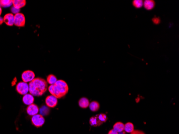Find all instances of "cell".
I'll return each mask as SVG.
<instances>
[{
    "mask_svg": "<svg viewBox=\"0 0 179 134\" xmlns=\"http://www.w3.org/2000/svg\"><path fill=\"white\" fill-rule=\"evenodd\" d=\"M47 87V82L42 78H35L29 85L30 94L37 97L43 95L46 92Z\"/></svg>",
    "mask_w": 179,
    "mask_h": 134,
    "instance_id": "1",
    "label": "cell"
},
{
    "mask_svg": "<svg viewBox=\"0 0 179 134\" xmlns=\"http://www.w3.org/2000/svg\"><path fill=\"white\" fill-rule=\"evenodd\" d=\"M48 91L51 95L57 99L61 98L68 93L69 87L65 81L60 80H57L53 85H51L48 87Z\"/></svg>",
    "mask_w": 179,
    "mask_h": 134,
    "instance_id": "2",
    "label": "cell"
},
{
    "mask_svg": "<svg viewBox=\"0 0 179 134\" xmlns=\"http://www.w3.org/2000/svg\"><path fill=\"white\" fill-rule=\"evenodd\" d=\"M31 122L36 127L39 128L41 127L45 123V120L44 116L42 114H36L34 116H32L31 119Z\"/></svg>",
    "mask_w": 179,
    "mask_h": 134,
    "instance_id": "3",
    "label": "cell"
},
{
    "mask_svg": "<svg viewBox=\"0 0 179 134\" xmlns=\"http://www.w3.org/2000/svg\"><path fill=\"white\" fill-rule=\"evenodd\" d=\"M16 89L17 92L21 95H25L29 91V85L27 83H25L24 82L18 83L16 85Z\"/></svg>",
    "mask_w": 179,
    "mask_h": 134,
    "instance_id": "4",
    "label": "cell"
},
{
    "mask_svg": "<svg viewBox=\"0 0 179 134\" xmlns=\"http://www.w3.org/2000/svg\"><path fill=\"white\" fill-rule=\"evenodd\" d=\"M14 25L17 27H24L25 25V17L21 13H18L14 16Z\"/></svg>",
    "mask_w": 179,
    "mask_h": 134,
    "instance_id": "5",
    "label": "cell"
},
{
    "mask_svg": "<svg viewBox=\"0 0 179 134\" xmlns=\"http://www.w3.org/2000/svg\"><path fill=\"white\" fill-rule=\"evenodd\" d=\"M35 78V74L31 70H26L21 74V79L25 83L30 82Z\"/></svg>",
    "mask_w": 179,
    "mask_h": 134,
    "instance_id": "6",
    "label": "cell"
},
{
    "mask_svg": "<svg viewBox=\"0 0 179 134\" xmlns=\"http://www.w3.org/2000/svg\"><path fill=\"white\" fill-rule=\"evenodd\" d=\"M46 104L50 108H54L57 104V98L53 95H48L45 99Z\"/></svg>",
    "mask_w": 179,
    "mask_h": 134,
    "instance_id": "7",
    "label": "cell"
},
{
    "mask_svg": "<svg viewBox=\"0 0 179 134\" xmlns=\"http://www.w3.org/2000/svg\"><path fill=\"white\" fill-rule=\"evenodd\" d=\"M27 113L31 116H34L39 112V107L36 104L30 105H29L26 108Z\"/></svg>",
    "mask_w": 179,
    "mask_h": 134,
    "instance_id": "8",
    "label": "cell"
},
{
    "mask_svg": "<svg viewBox=\"0 0 179 134\" xmlns=\"http://www.w3.org/2000/svg\"><path fill=\"white\" fill-rule=\"evenodd\" d=\"M3 21L8 26H13L14 24V15L13 14H7L4 16Z\"/></svg>",
    "mask_w": 179,
    "mask_h": 134,
    "instance_id": "9",
    "label": "cell"
},
{
    "mask_svg": "<svg viewBox=\"0 0 179 134\" xmlns=\"http://www.w3.org/2000/svg\"><path fill=\"white\" fill-rule=\"evenodd\" d=\"M34 101V98L33 97V95L31 94H26L23 96V101L24 104L29 106V105L33 104Z\"/></svg>",
    "mask_w": 179,
    "mask_h": 134,
    "instance_id": "10",
    "label": "cell"
},
{
    "mask_svg": "<svg viewBox=\"0 0 179 134\" xmlns=\"http://www.w3.org/2000/svg\"><path fill=\"white\" fill-rule=\"evenodd\" d=\"M103 123L101 122L99 120L97 115L96 116H92L90 119V124L91 126L93 127H98L102 125Z\"/></svg>",
    "mask_w": 179,
    "mask_h": 134,
    "instance_id": "11",
    "label": "cell"
},
{
    "mask_svg": "<svg viewBox=\"0 0 179 134\" xmlns=\"http://www.w3.org/2000/svg\"><path fill=\"white\" fill-rule=\"evenodd\" d=\"M25 0H14L12 1V4L14 7L17 9H20L26 5Z\"/></svg>",
    "mask_w": 179,
    "mask_h": 134,
    "instance_id": "12",
    "label": "cell"
},
{
    "mask_svg": "<svg viewBox=\"0 0 179 134\" xmlns=\"http://www.w3.org/2000/svg\"><path fill=\"white\" fill-rule=\"evenodd\" d=\"M144 8L147 10H150L154 8L155 6V2L152 0H145L143 3Z\"/></svg>",
    "mask_w": 179,
    "mask_h": 134,
    "instance_id": "13",
    "label": "cell"
},
{
    "mask_svg": "<svg viewBox=\"0 0 179 134\" xmlns=\"http://www.w3.org/2000/svg\"><path fill=\"white\" fill-rule=\"evenodd\" d=\"M78 104H79V107H81V108H87L89 106V100L87 98H85V97L79 99V102H78Z\"/></svg>",
    "mask_w": 179,
    "mask_h": 134,
    "instance_id": "14",
    "label": "cell"
},
{
    "mask_svg": "<svg viewBox=\"0 0 179 134\" xmlns=\"http://www.w3.org/2000/svg\"><path fill=\"white\" fill-rule=\"evenodd\" d=\"M124 127H125V125L122 122H117L114 125L113 129L117 133H121L122 131H124Z\"/></svg>",
    "mask_w": 179,
    "mask_h": 134,
    "instance_id": "15",
    "label": "cell"
},
{
    "mask_svg": "<svg viewBox=\"0 0 179 134\" xmlns=\"http://www.w3.org/2000/svg\"><path fill=\"white\" fill-rule=\"evenodd\" d=\"M124 130L128 133H131L134 130V125L131 122H127L125 125Z\"/></svg>",
    "mask_w": 179,
    "mask_h": 134,
    "instance_id": "16",
    "label": "cell"
},
{
    "mask_svg": "<svg viewBox=\"0 0 179 134\" xmlns=\"http://www.w3.org/2000/svg\"><path fill=\"white\" fill-rule=\"evenodd\" d=\"M89 107L90 110H92V112H96L99 110L100 108V105L97 101H92L89 104Z\"/></svg>",
    "mask_w": 179,
    "mask_h": 134,
    "instance_id": "17",
    "label": "cell"
},
{
    "mask_svg": "<svg viewBox=\"0 0 179 134\" xmlns=\"http://www.w3.org/2000/svg\"><path fill=\"white\" fill-rule=\"evenodd\" d=\"M12 1L11 0H0V6L6 8L12 5Z\"/></svg>",
    "mask_w": 179,
    "mask_h": 134,
    "instance_id": "18",
    "label": "cell"
},
{
    "mask_svg": "<svg viewBox=\"0 0 179 134\" xmlns=\"http://www.w3.org/2000/svg\"><path fill=\"white\" fill-rule=\"evenodd\" d=\"M57 78L54 75H49L47 77V81L48 83L50 84L51 85H53L57 82Z\"/></svg>",
    "mask_w": 179,
    "mask_h": 134,
    "instance_id": "19",
    "label": "cell"
},
{
    "mask_svg": "<svg viewBox=\"0 0 179 134\" xmlns=\"http://www.w3.org/2000/svg\"><path fill=\"white\" fill-rule=\"evenodd\" d=\"M133 6L136 8H140L143 5V1L142 0H134L132 2Z\"/></svg>",
    "mask_w": 179,
    "mask_h": 134,
    "instance_id": "20",
    "label": "cell"
},
{
    "mask_svg": "<svg viewBox=\"0 0 179 134\" xmlns=\"http://www.w3.org/2000/svg\"><path fill=\"white\" fill-rule=\"evenodd\" d=\"M98 118L99 120L102 122H106L107 120V117L106 116V115L104 113H100L99 114H97V115Z\"/></svg>",
    "mask_w": 179,
    "mask_h": 134,
    "instance_id": "21",
    "label": "cell"
},
{
    "mask_svg": "<svg viewBox=\"0 0 179 134\" xmlns=\"http://www.w3.org/2000/svg\"><path fill=\"white\" fill-rule=\"evenodd\" d=\"M49 110V108H46V107H45V106H44L43 107H42V108H41V110H40V113L42 114H43V115H47V114H48V112H46L45 110Z\"/></svg>",
    "mask_w": 179,
    "mask_h": 134,
    "instance_id": "22",
    "label": "cell"
},
{
    "mask_svg": "<svg viewBox=\"0 0 179 134\" xmlns=\"http://www.w3.org/2000/svg\"><path fill=\"white\" fill-rule=\"evenodd\" d=\"M11 12L13 13V14H18V13H19V11H20V9H17V8H16L15 7H14V6H12V8H11Z\"/></svg>",
    "mask_w": 179,
    "mask_h": 134,
    "instance_id": "23",
    "label": "cell"
},
{
    "mask_svg": "<svg viewBox=\"0 0 179 134\" xmlns=\"http://www.w3.org/2000/svg\"><path fill=\"white\" fill-rule=\"evenodd\" d=\"M130 134H145L143 131L139 130H134Z\"/></svg>",
    "mask_w": 179,
    "mask_h": 134,
    "instance_id": "24",
    "label": "cell"
},
{
    "mask_svg": "<svg viewBox=\"0 0 179 134\" xmlns=\"http://www.w3.org/2000/svg\"><path fill=\"white\" fill-rule=\"evenodd\" d=\"M152 21H153L154 23H155V24H159V23H160V20H159V19L158 18H153V19H152Z\"/></svg>",
    "mask_w": 179,
    "mask_h": 134,
    "instance_id": "25",
    "label": "cell"
},
{
    "mask_svg": "<svg viewBox=\"0 0 179 134\" xmlns=\"http://www.w3.org/2000/svg\"><path fill=\"white\" fill-rule=\"evenodd\" d=\"M108 134H119V133H117V131H115V130H114L113 129H111L110 131L108 132Z\"/></svg>",
    "mask_w": 179,
    "mask_h": 134,
    "instance_id": "26",
    "label": "cell"
},
{
    "mask_svg": "<svg viewBox=\"0 0 179 134\" xmlns=\"http://www.w3.org/2000/svg\"><path fill=\"white\" fill-rule=\"evenodd\" d=\"M3 21H4L3 18L0 17V25H2L3 23Z\"/></svg>",
    "mask_w": 179,
    "mask_h": 134,
    "instance_id": "27",
    "label": "cell"
},
{
    "mask_svg": "<svg viewBox=\"0 0 179 134\" xmlns=\"http://www.w3.org/2000/svg\"><path fill=\"white\" fill-rule=\"evenodd\" d=\"M1 14H2V8H1V7L0 6V16L1 15Z\"/></svg>",
    "mask_w": 179,
    "mask_h": 134,
    "instance_id": "28",
    "label": "cell"
}]
</instances>
